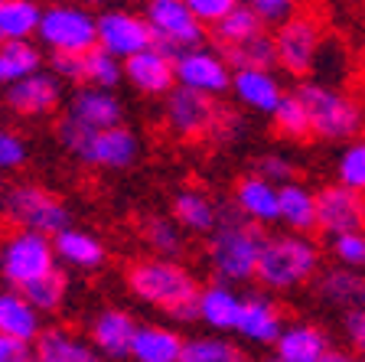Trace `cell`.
Masks as SVG:
<instances>
[{
	"label": "cell",
	"instance_id": "6da1fadb",
	"mask_svg": "<svg viewBox=\"0 0 365 362\" xmlns=\"http://www.w3.org/2000/svg\"><path fill=\"white\" fill-rule=\"evenodd\" d=\"M128 291L147 307L163 310L167 317L192 323L196 320V297H199V281L182 268L176 258L167 255H150L140 261L128 264Z\"/></svg>",
	"mask_w": 365,
	"mask_h": 362
},
{
	"label": "cell",
	"instance_id": "7a4b0ae2",
	"mask_svg": "<svg viewBox=\"0 0 365 362\" xmlns=\"http://www.w3.org/2000/svg\"><path fill=\"white\" fill-rule=\"evenodd\" d=\"M264 228L267 226L248 219L238 206H222L219 222L205 241V261L215 271V278L228 281V284L255 281L261 245L267 238Z\"/></svg>",
	"mask_w": 365,
	"mask_h": 362
},
{
	"label": "cell",
	"instance_id": "3957f363",
	"mask_svg": "<svg viewBox=\"0 0 365 362\" xmlns=\"http://www.w3.org/2000/svg\"><path fill=\"white\" fill-rule=\"evenodd\" d=\"M56 137L76 160L98 170H128L140 154L137 134L124 124H111V128H88L72 114H62L56 124Z\"/></svg>",
	"mask_w": 365,
	"mask_h": 362
},
{
	"label": "cell",
	"instance_id": "277c9868",
	"mask_svg": "<svg viewBox=\"0 0 365 362\" xmlns=\"http://www.w3.org/2000/svg\"><path fill=\"white\" fill-rule=\"evenodd\" d=\"M319 271V248L307 232H277L267 235L258 255L255 281L264 291H294L313 281Z\"/></svg>",
	"mask_w": 365,
	"mask_h": 362
},
{
	"label": "cell",
	"instance_id": "5b68a950",
	"mask_svg": "<svg viewBox=\"0 0 365 362\" xmlns=\"http://www.w3.org/2000/svg\"><path fill=\"white\" fill-rule=\"evenodd\" d=\"M297 95L304 99L307 111H310V131L319 141H352L362 134L365 114L362 105L352 101L346 91H336L329 85L319 82H300Z\"/></svg>",
	"mask_w": 365,
	"mask_h": 362
},
{
	"label": "cell",
	"instance_id": "8992f818",
	"mask_svg": "<svg viewBox=\"0 0 365 362\" xmlns=\"http://www.w3.org/2000/svg\"><path fill=\"white\" fill-rule=\"evenodd\" d=\"M56 261L59 258H56L53 235L33 232V228H14L0 245V278L16 291L49 274Z\"/></svg>",
	"mask_w": 365,
	"mask_h": 362
},
{
	"label": "cell",
	"instance_id": "52a82bcc",
	"mask_svg": "<svg viewBox=\"0 0 365 362\" xmlns=\"http://www.w3.org/2000/svg\"><path fill=\"white\" fill-rule=\"evenodd\" d=\"M4 219L14 228H33L43 235H56L68 226V209L59 196H53L39 183H14L4 193Z\"/></svg>",
	"mask_w": 365,
	"mask_h": 362
},
{
	"label": "cell",
	"instance_id": "ba28073f",
	"mask_svg": "<svg viewBox=\"0 0 365 362\" xmlns=\"http://www.w3.org/2000/svg\"><path fill=\"white\" fill-rule=\"evenodd\" d=\"M274 36V53H277V66L297 79H307L313 66L319 62L323 53V23L313 14H290L287 20L277 23Z\"/></svg>",
	"mask_w": 365,
	"mask_h": 362
},
{
	"label": "cell",
	"instance_id": "9c48e42d",
	"mask_svg": "<svg viewBox=\"0 0 365 362\" xmlns=\"http://www.w3.org/2000/svg\"><path fill=\"white\" fill-rule=\"evenodd\" d=\"M36 36L49 53H85L98 46V16L76 4H53L39 14Z\"/></svg>",
	"mask_w": 365,
	"mask_h": 362
},
{
	"label": "cell",
	"instance_id": "30bf717a",
	"mask_svg": "<svg viewBox=\"0 0 365 362\" xmlns=\"http://www.w3.org/2000/svg\"><path fill=\"white\" fill-rule=\"evenodd\" d=\"M219 95L186 85H173L167 91V124L180 141H212L215 124H219Z\"/></svg>",
	"mask_w": 365,
	"mask_h": 362
},
{
	"label": "cell",
	"instance_id": "8fae6325",
	"mask_svg": "<svg viewBox=\"0 0 365 362\" xmlns=\"http://www.w3.org/2000/svg\"><path fill=\"white\" fill-rule=\"evenodd\" d=\"M144 16L153 30V43L167 53H180L205 39V26L186 7V0H144Z\"/></svg>",
	"mask_w": 365,
	"mask_h": 362
},
{
	"label": "cell",
	"instance_id": "7c38bea8",
	"mask_svg": "<svg viewBox=\"0 0 365 362\" xmlns=\"http://www.w3.org/2000/svg\"><path fill=\"white\" fill-rule=\"evenodd\" d=\"M173 69L176 85H186V89H199L209 95H225L232 89V66L215 46H186L173 53Z\"/></svg>",
	"mask_w": 365,
	"mask_h": 362
},
{
	"label": "cell",
	"instance_id": "4fadbf2b",
	"mask_svg": "<svg viewBox=\"0 0 365 362\" xmlns=\"http://www.w3.org/2000/svg\"><path fill=\"white\" fill-rule=\"evenodd\" d=\"M365 228V193L342 183L319 186L317 193V232L327 238L339 232H356Z\"/></svg>",
	"mask_w": 365,
	"mask_h": 362
},
{
	"label": "cell",
	"instance_id": "5bb4252c",
	"mask_svg": "<svg viewBox=\"0 0 365 362\" xmlns=\"http://www.w3.org/2000/svg\"><path fill=\"white\" fill-rule=\"evenodd\" d=\"M62 79L56 72H30V76L16 79L7 85V105L10 111H16L20 118H46V114L59 111L62 101Z\"/></svg>",
	"mask_w": 365,
	"mask_h": 362
},
{
	"label": "cell",
	"instance_id": "9a60e30c",
	"mask_svg": "<svg viewBox=\"0 0 365 362\" xmlns=\"http://www.w3.org/2000/svg\"><path fill=\"white\" fill-rule=\"evenodd\" d=\"M98 46L124 62L128 56L153 46V30L147 16H137L130 10H105L98 16Z\"/></svg>",
	"mask_w": 365,
	"mask_h": 362
},
{
	"label": "cell",
	"instance_id": "2e32d148",
	"mask_svg": "<svg viewBox=\"0 0 365 362\" xmlns=\"http://www.w3.org/2000/svg\"><path fill=\"white\" fill-rule=\"evenodd\" d=\"M271 349L281 362H339V359H346V353H339V349L333 346L327 330H319V326H313V323L284 326Z\"/></svg>",
	"mask_w": 365,
	"mask_h": 362
},
{
	"label": "cell",
	"instance_id": "e0dca14e",
	"mask_svg": "<svg viewBox=\"0 0 365 362\" xmlns=\"http://www.w3.org/2000/svg\"><path fill=\"white\" fill-rule=\"evenodd\" d=\"M124 79L134 85L140 95H167L176 85V69H173V53H167L163 46H147L140 53L124 59Z\"/></svg>",
	"mask_w": 365,
	"mask_h": 362
},
{
	"label": "cell",
	"instance_id": "ac0fdd59",
	"mask_svg": "<svg viewBox=\"0 0 365 362\" xmlns=\"http://www.w3.org/2000/svg\"><path fill=\"white\" fill-rule=\"evenodd\" d=\"M313 294L327 303V307H336V310L365 307V274L359 268H346V264L317 271Z\"/></svg>",
	"mask_w": 365,
	"mask_h": 362
},
{
	"label": "cell",
	"instance_id": "d6986e66",
	"mask_svg": "<svg viewBox=\"0 0 365 362\" xmlns=\"http://www.w3.org/2000/svg\"><path fill=\"white\" fill-rule=\"evenodd\" d=\"M242 301L245 297H238L235 287L228 284V281L205 284V287H199V297H196V320L215 333H235Z\"/></svg>",
	"mask_w": 365,
	"mask_h": 362
},
{
	"label": "cell",
	"instance_id": "ffe728a7",
	"mask_svg": "<svg viewBox=\"0 0 365 362\" xmlns=\"http://www.w3.org/2000/svg\"><path fill=\"white\" fill-rule=\"evenodd\" d=\"M137 320L128 310L108 307L91 320V346L105 359H130V340H134Z\"/></svg>",
	"mask_w": 365,
	"mask_h": 362
},
{
	"label": "cell",
	"instance_id": "44dd1931",
	"mask_svg": "<svg viewBox=\"0 0 365 362\" xmlns=\"http://www.w3.org/2000/svg\"><path fill=\"white\" fill-rule=\"evenodd\" d=\"M281 330H284V313L277 310V303L261 294L245 297L242 313H238V323H235V333L242 340L255 343V346H274Z\"/></svg>",
	"mask_w": 365,
	"mask_h": 362
},
{
	"label": "cell",
	"instance_id": "7402d4cb",
	"mask_svg": "<svg viewBox=\"0 0 365 362\" xmlns=\"http://www.w3.org/2000/svg\"><path fill=\"white\" fill-rule=\"evenodd\" d=\"M76 121L88 128H111L124 121V108L114 95V89H98V85H78L68 99V111Z\"/></svg>",
	"mask_w": 365,
	"mask_h": 362
},
{
	"label": "cell",
	"instance_id": "603a6c76",
	"mask_svg": "<svg viewBox=\"0 0 365 362\" xmlns=\"http://www.w3.org/2000/svg\"><path fill=\"white\" fill-rule=\"evenodd\" d=\"M232 91L245 108L261 114H271L277 108V101L284 99V89L277 82L271 69L264 66H248V69H235L232 72Z\"/></svg>",
	"mask_w": 365,
	"mask_h": 362
},
{
	"label": "cell",
	"instance_id": "cb8c5ba5",
	"mask_svg": "<svg viewBox=\"0 0 365 362\" xmlns=\"http://www.w3.org/2000/svg\"><path fill=\"white\" fill-rule=\"evenodd\" d=\"M33 359L43 362H95L98 353L91 340H82L66 326H43L33 340Z\"/></svg>",
	"mask_w": 365,
	"mask_h": 362
},
{
	"label": "cell",
	"instance_id": "d4e9b609",
	"mask_svg": "<svg viewBox=\"0 0 365 362\" xmlns=\"http://www.w3.org/2000/svg\"><path fill=\"white\" fill-rule=\"evenodd\" d=\"M130 359L137 362H182V336L160 323H137L130 340Z\"/></svg>",
	"mask_w": 365,
	"mask_h": 362
},
{
	"label": "cell",
	"instance_id": "484cf974",
	"mask_svg": "<svg viewBox=\"0 0 365 362\" xmlns=\"http://www.w3.org/2000/svg\"><path fill=\"white\" fill-rule=\"evenodd\" d=\"M39 330H43V313L30 303V297L16 291V287L0 291V333L16 336L23 343H33Z\"/></svg>",
	"mask_w": 365,
	"mask_h": 362
},
{
	"label": "cell",
	"instance_id": "4316f807",
	"mask_svg": "<svg viewBox=\"0 0 365 362\" xmlns=\"http://www.w3.org/2000/svg\"><path fill=\"white\" fill-rule=\"evenodd\" d=\"M235 206L248 216V219L271 226L277 222L281 209H277V183L264 180L261 174H248L235 183Z\"/></svg>",
	"mask_w": 365,
	"mask_h": 362
},
{
	"label": "cell",
	"instance_id": "83f0119b",
	"mask_svg": "<svg viewBox=\"0 0 365 362\" xmlns=\"http://www.w3.org/2000/svg\"><path fill=\"white\" fill-rule=\"evenodd\" d=\"M176 222L182 226V232H196V235H209L215 228L222 216V206L212 196H205L202 189H180L173 196V212Z\"/></svg>",
	"mask_w": 365,
	"mask_h": 362
},
{
	"label": "cell",
	"instance_id": "f1b7e54d",
	"mask_svg": "<svg viewBox=\"0 0 365 362\" xmlns=\"http://www.w3.org/2000/svg\"><path fill=\"white\" fill-rule=\"evenodd\" d=\"M53 245H56V258H59V261H66L68 268H82V271H95L108 258L105 245H101L95 235L82 232V228H72V226L56 232Z\"/></svg>",
	"mask_w": 365,
	"mask_h": 362
},
{
	"label": "cell",
	"instance_id": "f546056e",
	"mask_svg": "<svg viewBox=\"0 0 365 362\" xmlns=\"http://www.w3.org/2000/svg\"><path fill=\"white\" fill-rule=\"evenodd\" d=\"M277 222L290 228V232H313L317 228V193L297 180H287L277 186Z\"/></svg>",
	"mask_w": 365,
	"mask_h": 362
},
{
	"label": "cell",
	"instance_id": "4dcf8cb0",
	"mask_svg": "<svg viewBox=\"0 0 365 362\" xmlns=\"http://www.w3.org/2000/svg\"><path fill=\"white\" fill-rule=\"evenodd\" d=\"M43 69V49L30 39H0V85L7 89L10 82L30 76Z\"/></svg>",
	"mask_w": 365,
	"mask_h": 362
},
{
	"label": "cell",
	"instance_id": "1f68e13d",
	"mask_svg": "<svg viewBox=\"0 0 365 362\" xmlns=\"http://www.w3.org/2000/svg\"><path fill=\"white\" fill-rule=\"evenodd\" d=\"M225 62L232 69H248V66H264L274 69L277 66V53H274V36L271 33H258V36H248L242 43H228V46H215Z\"/></svg>",
	"mask_w": 365,
	"mask_h": 362
},
{
	"label": "cell",
	"instance_id": "d6a6232c",
	"mask_svg": "<svg viewBox=\"0 0 365 362\" xmlns=\"http://www.w3.org/2000/svg\"><path fill=\"white\" fill-rule=\"evenodd\" d=\"M36 0H0V39H30L39 26Z\"/></svg>",
	"mask_w": 365,
	"mask_h": 362
},
{
	"label": "cell",
	"instance_id": "836d02e7",
	"mask_svg": "<svg viewBox=\"0 0 365 362\" xmlns=\"http://www.w3.org/2000/svg\"><path fill=\"white\" fill-rule=\"evenodd\" d=\"M264 26H267V23L261 20V16L242 0V4L228 10V14L222 16L219 23H212V39H215V46L242 43V39H248V36H258V33H264Z\"/></svg>",
	"mask_w": 365,
	"mask_h": 362
},
{
	"label": "cell",
	"instance_id": "e575fe53",
	"mask_svg": "<svg viewBox=\"0 0 365 362\" xmlns=\"http://www.w3.org/2000/svg\"><path fill=\"white\" fill-rule=\"evenodd\" d=\"M124 79V62L111 56L101 46H91L82 53V85H98V89H118Z\"/></svg>",
	"mask_w": 365,
	"mask_h": 362
},
{
	"label": "cell",
	"instance_id": "d590c367",
	"mask_svg": "<svg viewBox=\"0 0 365 362\" xmlns=\"http://www.w3.org/2000/svg\"><path fill=\"white\" fill-rule=\"evenodd\" d=\"M271 121L277 134L290 137V141H307L313 137L310 131V111H307L304 99L297 95V91H284V99L277 101V108L271 111Z\"/></svg>",
	"mask_w": 365,
	"mask_h": 362
},
{
	"label": "cell",
	"instance_id": "8d00e7d4",
	"mask_svg": "<svg viewBox=\"0 0 365 362\" xmlns=\"http://www.w3.org/2000/svg\"><path fill=\"white\" fill-rule=\"evenodd\" d=\"M23 294L30 297V303L39 310V313H56V310L66 303V294H68V278L62 271L59 264H56L49 274H43L39 281L23 287Z\"/></svg>",
	"mask_w": 365,
	"mask_h": 362
},
{
	"label": "cell",
	"instance_id": "74e56055",
	"mask_svg": "<svg viewBox=\"0 0 365 362\" xmlns=\"http://www.w3.org/2000/svg\"><path fill=\"white\" fill-rule=\"evenodd\" d=\"M245 353L225 336H192L182 340V362H238Z\"/></svg>",
	"mask_w": 365,
	"mask_h": 362
},
{
	"label": "cell",
	"instance_id": "f35d334b",
	"mask_svg": "<svg viewBox=\"0 0 365 362\" xmlns=\"http://www.w3.org/2000/svg\"><path fill=\"white\" fill-rule=\"evenodd\" d=\"M144 241L150 245L153 255L176 258L182 251V226L173 216H150L144 222Z\"/></svg>",
	"mask_w": 365,
	"mask_h": 362
},
{
	"label": "cell",
	"instance_id": "ab89813d",
	"mask_svg": "<svg viewBox=\"0 0 365 362\" xmlns=\"http://www.w3.org/2000/svg\"><path fill=\"white\" fill-rule=\"evenodd\" d=\"M336 183L365 193V137L346 144V151L339 154V160H336Z\"/></svg>",
	"mask_w": 365,
	"mask_h": 362
},
{
	"label": "cell",
	"instance_id": "60d3db41",
	"mask_svg": "<svg viewBox=\"0 0 365 362\" xmlns=\"http://www.w3.org/2000/svg\"><path fill=\"white\" fill-rule=\"evenodd\" d=\"M329 255L336 258V264H346V268H365V228L333 235V238H329Z\"/></svg>",
	"mask_w": 365,
	"mask_h": 362
},
{
	"label": "cell",
	"instance_id": "b9f144b4",
	"mask_svg": "<svg viewBox=\"0 0 365 362\" xmlns=\"http://www.w3.org/2000/svg\"><path fill=\"white\" fill-rule=\"evenodd\" d=\"M26 164V141L16 131L0 128V174L4 170H20Z\"/></svg>",
	"mask_w": 365,
	"mask_h": 362
},
{
	"label": "cell",
	"instance_id": "7bdbcfd3",
	"mask_svg": "<svg viewBox=\"0 0 365 362\" xmlns=\"http://www.w3.org/2000/svg\"><path fill=\"white\" fill-rule=\"evenodd\" d=\"M342 333H346V343L352 353L365 359V307L342 310Z\"/></svg>",
	"mask_w": 365,
	"mask_h": 362
},
{
	"label": "cell",
	"instance_id": "ee69618b",
	"mask_svg": "<svg viewBox=\"0 0 365 362\" xmlns=\"http://www.w3.org/2000/svg\"><path fill=\"white\" fill-rule=\"evenodd\" d=\"M255 174H261L264 180H271V183H287V180H294V160L290 157H281V154H264V157L255 164Z\"/></svg>",
	"mask_w": 365,
	"mask_h": 362
},
{
	"label": "cell",
	"instance_id": "f6af8a7d",
	"mask_svg": "<svg viewBox=\"0 0 365 362\" xmlns=\"http://www.w3.org/2000/svg\"><path fill=\"white\" fill-rule=\"evenodd\" d=\"M238 4H242V0H186V7L196 14V20L202 23V26L219 23L222 16H225L232 7H238Z\"/></svg>",
	"mask_w": 365,
	"mask_h": 362
},
{
	"label": "cell",
	"instance_id": "bcb514c9",
	"mask_svg": "<svg viewBox=\"0 0 365 362\" xmlns=\"http://www.w3.org/2000/svg\"><path fill=\"white\" fill-rule=\"evenodd\" d=\"M264 23H281L297 10V0H245Z\"/></svg>",
	"mask_w": 365,
	"mask_h": 362
},
{
	"label": "cell",
	"instance_id": "7dc6e473",
	"mask_svg": "<svg viewBox=\"0 0 365 362\" xmlns=\"http://www.w3.org/2000/svg\"><path fill=\"white\" fill-rule=\"evenodd\" d=\"M33 359V343H23L16 336L0 333V362H26Z\"/></svg>",
	"mask_w": 365,
	"mask_h": 362
},
{
	"label": "cell",
	"instance_id": "c3c4849f",
	"mask_svg": "<svg viewBox=\"0 0 365 362\" xmlns=\"http://www.w3.org/2000/svg\"><path fill=\"white\" fill-rule=\"evenodd\" d=\"M82 4H88V7H108L111 0H82Z\"/></svg>",
	"mask_w": 365,
	"mask_h": 362
},
{
	"label": "cell",
	"instance_id": "681fc988",
	"mask_svg": "<svg viewBox=\"0 0 365 362\" xmlns=\"http://www.w3.org/2000/svg\"><path fill=\"white\" fill-rule=\"evenodd\" d=\"M0 189H4V183H0Z\"/></svg>",
	"mask_w": 365,
	"mask_h": 362
},
{
	"label": "cell",
	"instance_id": "f907efd6",
	"mask_svg": "<svg viewBox=\"0 0 365 362\" xmlns=\"http://www.w3.org/2000/svg\"><path fill=\"white\" fill-rule=\"evenodd\" d=\"M140 4H144V0H140Z\"/></svg>",
	"mask_w": 365,
	"mask_h": 362
}]
</instances>
